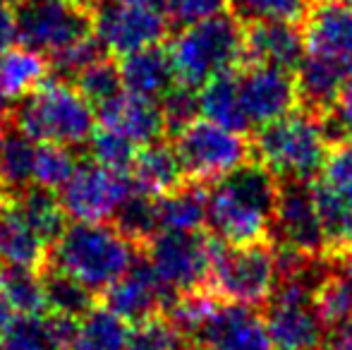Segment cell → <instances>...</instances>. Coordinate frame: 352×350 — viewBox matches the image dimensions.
<instances>
[{
  "instance_id": "obj_1",
  "label": "cell",
  "mask_w": 352,
  "mask_h": 350,
  "mask_svg": "<svg viewBox=\"0 0 352 350\" xmlns=\"http://www.w3.org/2000/svg\"><path fill=\"white\" fill-rule=\"evenodd\" d=\"M278 185L266 166H240L206 192V226L223 245L264 243L274 230Z\"/></svg>"
},
{
  "instance_id": "obj_2",
  "label": "cell",
  "mask_w": 352,
  "mask_h": 350,
  "mask_svg": "<svg viewBox=\"0 0 352 350\" xmlns=\"http://www.w3.org/2000/svg\"><path fill=\"white\" fill-rule=\"evenodd\" d=\"M140 252L116 226L74 221L51 248L46 266L72 276L98 295L127 274Z\"/></svg>"
},
{
  "instance_id": "obj_3",
  "label": "cell",
  "mask_w": 352,
  "mask_h": 350,
  "mask_svg": "<svg viewBox=\"0 0 352 350\" xmlns=\"http://www.w3.org/2000/svg\"><path fill=\"white\" fill-rule=\"evenodd\" d=\"M170 61L180 85L201 89L213 77L237 70L247 58V29L240 17L218 12L190 22L170 41Z\"/></svg>"
},
{
  "instance_id": "obj_4",
  "label": "cell",
  "mask_w": 352,
  "mask_h": 350,
  "mask_svg": "<svg viewBox=\"0 0 352 350\" xmlns=\"http://www.w3.org/2000/svg\"><path fill=\"white\" fill-rule=\"evenodd\" d=\"M14 127L34 142L63 146L87 144L96 130L94 103L72 82L53 77L22 96L8 113Z\"/></svg>"
},
{
  "instance_id": "obj_5",
  "label": "cell",
  "mask_w": 352,
  "mask_h": 350,
  "mask_svg": "<svg viewBox=\"0 0 352 350\" xmlns=\"http://www.w3.org/2000/svg\"><path fill=\"white\" fill-rule=\"evenodd\" d=\"M259 164L287 182H307L321 173L329 159V132L316 116L290 111L259 127L254 142Z\"/></svg>"
},
{
  "instance_id": "obj_6",
  "label": "cell",
  "mask_w": 352,
  "mask_h": 350,
  "mask_svg": "<svg viewBox=\"0 0 352 350\" xmlns=\"http://www.w3.org/2000/svg\"><path fill=\"white\" fill-rule=\"evenodd\" d=\"M280 278L278 252L264 243L218 245L209 285L218 300L237 305L269 303Z\"/></svg>"
},
{
  "instance_id": "obj_7",
  "label": "cell",
  "mask_w": 352,
  "mask_h": 350,
  "mask_svg": "<svg viewBox=\"0 0 352 350\" xmlns=\"http://www.w3.org/2000/svg\"><path fill=\"white\" fill-rule=\"evenodd\" d=\"M216 248V238L201 230H158L142 252L161 283L177 298L209 283Z\"/></svg>"
},
{
  "instance_id": "obj_8",
  "label": "cell",
  "mask_w": 352,
  "mask_h": 350,
  "mask_svg": "<svg viewBox=\"0 0 352 350\" xmlns=\"http://www.w3.org/2000/svg\"><path fill=\"white\" fill-rule=\"evenodd\" d=\"M180 164L187 177L197 182H216L250 161L245 132L230 130L206 118H195L173 135Z\"/></svg>"
},
{
  "instance_id": "obj_9",
  "label": "cell",
  "mask_w": 352,
  "mask_h": 350,
  "mask_svg": "<svg viewBox=\"0 0 352 350\" xmlns=\"http://www.w3.org/2000/svg\"><path fill=\"white\" fill-rule=\"evenodd\" d=\"M19 43L46 58L94 34V12L77 0H22L14 5Z\"/></svg>"
},
{
  "instance_id": "obj_10",
  "label": "cell",
  "mask_w": 352,
  "mask_h": 350,
  "mask_svg": "<svg viewBox=\"0 0 352 350\" xmlns=\"http://www.w3.org/2000/svg\"><path fill=\"white\" fill-rule=\"evenodd\" d=\"M168 32V12L144 0H101L94 8V36L113 58L161 46Z\"/></svg>"
},
{
  "instance_id": "obj_11",
  "label": "cell",
  "mask_w": 352,
  "mask_h": 350,
  "mask_svg": "<svg viewBox=\"0 0 352 350\" xmlns=\"http://www.w3.org/2000/svg\"><path fill=\"white\" fill-rule=\"evenodd\" d=\"M135 192L130 173H118L106 166L82 164L60 190V204L74 221L101 223L116 216L118 206Z\"/></svg>"
},
{
  "instance_id": "obj_12",
  "label": "cell",
  "mask_w": 352,
  "mask_h": 350,
  "mask_svg": "<svg viewBox=\"0 0 352 350\" xmlns=\"http://www.w3.org/2000/svg\"><path fill=\"white\" fill-rule=\"evenodd\" d=\"M302 34V58L324 67L345 85L352 77V8L324 0L309 10Z\"/></svg>"
},
{
  "instance_id": "obj_13",
  "label": "cell",
  "mask_w": 352,
  "mask_h": 350,
  "mask_svg": "<svg viewBox=\"0 0 352 350\" xmlns=\"http://www.w3.org/2000/svg\"><path fill=\"white\" fill-rule=\"evenodd\" d=\"M274 230L280 250L300 257H314L326 248L319 209H316L314 187L307 182H287L278 190Z\"/></svg>"
},
{
  "instance_id": "obj_14",
  "label": "cell",
  "mask_w": 352,
  "mask_h": 350,
  "mask_svg": "<svg viewBox=\"0 0 352 350\" xmlns=\"http://www.w3.org/2000/svg\"><path fill=\"white\" fill-rule=\"evenodd\" d=\"M235 75L242 111L250 127H264L295 108L300 91L290 70L252 63L245 70H235Z\"/></svg>"
},
{
  "instance_id": "obj_15",
  "label": "cell",
  "mask_w": 352,
  "mask_h": 350,
  "mask_svg": "<svg viewBox=\"0 0 352 350\" xmlns=\"http://www.w3.org/2000/svg\"><path fill=\"white\" fill-rule=\"evenodd\" d=\"M175 295L161 283L146 257H137L122 278L103 290V303L108 309L122 317L127 324H140L144 319L166 314Z\"/></svg>"
},
{
  "instance_id": "obj_16",
  "label": "cell",
  "mask_w": 352,
  "mask_h": 350,
  "mask_svg": "<svg viewBox=\"0 0 352 350\" xmlns=\"http://www.w3.org/2000/svg\"><path fill=\"white\" fill-rule=\"evenodd\" d=\"M199 350H271L266 324L250 305L221 303L192 338Z\"/></svg>"
},
{
  "instance_id": "obj_17",
  "label": "cell",
  "mask_w": 352,
  "mask_h": 350,
  "mask_svg": "<svg viewBox=\"0 0 352 350\" xmlns=\"http://www.w3.org/2000/svg\"><path fill=\"white\" fill-rule=\"evenodd\" d=\"M98 120L103 127L120 132L137 146L163 140V135L168 132L161 101L137 96L127 89H122L116 98L98 108Z\"/></svg>"
},
{
  "instance_id": "obj_18",
  "label": "cell",
  "mask_w": 352,
  "mask_h": 350,
  "mask_svg": "<svg viewBox=\"0 0 352 350\" xmlns=\"http://www.w3.org/2000/svg\"><path fill=\"white\" fill-rule=\"evenodd\" d=\"M48 252L51 248L29 223L14 195L0 190V264L41 271L48 262Z\"/></svg>"
},
{
  "instance_id": "obj_19",
  "label": "cell",
  "mask_w": 352,
  "mask_h": 350,
  "mask_svg": "<svg viewBox=\"0 0 352 350\" xmlns=\"http://www.w3.org/2000/svg\"><path fill=\"white\" fill-rule=\"evenodd\" d=\"M305 56V34L290 19H254L247 29V61L297 70Z\"/></svg>"
},
{
  "instance_id": "obj_20",
  "label": "cell",
  "mask_w": 352,
  "mask_h": 350,
  "mask_svg": "<svg viewBox=\"0 0 352 350\" xmlns=\"http://www.w3.org/2000/svg\"><path fill=\"white\" fill-rule=\"evenodd\" d=\"M118 65H120L122 87L137 96L161 101L177 85L170 53L163 46L142 48L130 56H122Z\"/></svg>"
},
{
  "instance_id": "obj_21",
  "label": "cell",
  "mask_w": 352,
  "mask_h": 350,
  "mask_svg": "<svg viewBox=\"0 0 352 350\" xmlns=\"http://www.w3.org/2000/svg\"><path fill=\"white\" fill-rule=\"evenodd\" d=\"M72 319L43 314H17L0 333L3 350H67L72 338Z\"/></svg>"
},
{
  "instance_id": "obj_22",
  "label": "cell",
  "mask_w": 352,
  "mask_h": 350,
  "mask_svg": "<svg viewBox=\"0 0 352 350\" xmlns=\"http://www.w3.org/2000/svg\"><path fill=\"white\" fill-rule=\"evenodd\" d=\"M130 175L137 190L146 192L151 197H161L166 192L175 190L187 177L175 146L163 140L140 146Z\"/></svg>"
},
{
  "instance_id": "obj_23",
  "label": "cell",
  "mask_w": 352,
  "mask_h": 350,
  "mask_svg": "<svg viewBox=\"0 0 352 350\" xmlns=\"http://www.w3.org/2000/svg\"><path fill=\"white\" fill-rule=\"evenodd\" d=\"M130 331L132 329L125 319L118 317L106 305H96L74 322L67 350H125Z\"/></svg>"
},
{
  "instance_id": "obj_24",
  "label": "cell",
  "mask_w": 352,
  "mask_h": 350,
  "mask_svg": "<svg viewBox=\"0 0 352 350\" xmlns=\"http://www.w3.org/2000/svg\"><path fill=\"white\" fill-rule=\"evenodd\" d=\"M158 230H201L206 223V192L199 182H182L180 187L156 197Z\"/></svg>"
},
{
  "instance_id": "obj_25",
  "label": "cell",
  "mask_w": 352,
  "mask_h": 350,
  "mask_svg": "<svg viewBox=\"0 0 352 350\" xmlns=\"http://www.w3.org/2000/svg\"><path fill=\"white\" fill-rule=\"evenodd\" d=\"M48 58L27 46H10L0 51V89L8 98H22L34 91L48 75Z\"/></svg>"
},
{
  "instance_id": "obj_26",
  "label": "cell",
  "mask_w": 352,
  "mask_h": 350,
  "mask_svg": "<svg viewBox=\"0 0 352 350\" xmlns=\"http://www.w3.org/2000/svg\"><path fill=\"white\" fill-rule=\"evenodd\" d=\"M197 96H199V116H204L206 120H213L237 132L250 130V122L242 111L240 91H237L235 70L213 77L197 91Z\"/></svg>"
},
{
  "instance_id": "obj_27",
  "label": "cell",
  "mask_w": 352,
  "mask_h": 350,
  "mask_svg": "<svg viewBox=\"0 0 352 350\" xmlns=\"http://www.w3.org/2000/svg\"><path fill=\"white\" fill-rule=\"evenodd\" d=\"M10 195H14L24 216L34 226V230L43 238V243L48 248H53L56 240L67 228V214L60 204V197H56L53 190H46V187L38 185H27L24 190L10 192Z\"/></svg>"
},
{
  "instance_id": "obj_28",
  "label": "cell",
  "mask_w": 352,
  "mask_h": 350,
  "mask_svg": "<svg viewBox=\"0 0 352 350\" xmlns=\"http://www.w3.org/2000/svg\"><path fill=\"white\" fill-rule=\"evenodd\" d=\"M41 281L43 293H46V307L56 317L77 322L89 309L96 307V293L94 290H89L77 278L53 269V266H43Z\"/></svg>"
},
{
  "instance_id": "obj_29",
  "label": "cell",
  "mask_w": 352,
  "mask_h": 350,
  "mask_svg": "<svg viewBox=\"0 0 352 350\" xmlns=\"http://www.w3.org/2000/svg\"><path fill=\"white\" fill-rule=\"evenodd\" d=\"M34 149H36V142L5 118L3 149H0V190L19 192L32 185Z\"/></svg>"
},
{
  "instance_id": "obj_30",
  "label": "cell",
  "mask_w": 352,
  "mask_h": 350,
  "mask_svg": "<svg viewBox=\"0 0 352 350\" xmlns=\"http://www.w3.org/2000/svg\"><path fill=\"white\" fill-rule=\"evenodd\" d=\"M0 293L5 295L12 312L17 314H43L46 293H43L41 271L27 266L0 264Z\"/></svg>"
},
{
  "instance_id": "obj_31",
  "label": "cell",
  "mask_w": 352,
  "mask_h": 350,
  "mask_svg": "<svg viewBox=\"0 0 352 350\" xmlns=\"http://www.w3.org/2000/svg\"><path fill=\"white\" fill-rule=\"evenodd\" d=\"M116 228L122 235L132 240L140 250H144V245L158 233V216H156V197L140 192L135 187L130 197L118 206L116 211Z\"/></svg>"
},
{
  "instance_id": "obj_32",
  "label": "cell",
  "mask_w": 352,
  "mask_h": 350,
  "mask_svg": "<svg viewBox=\"0 0 352 350\" xmlns=\"http://www.w3.org/2000/svg\"><path fill=\"white\" fill-rule=\"evenodd\" d=\"M314 199L319 209L321 228H324L326 248L348 250L352 248V206L331 192L324 182L314 185Z\"/></svg>"
},
{
  "instance_id": "obj_33",
  "label": "cell",
  "mask_w": 352,
  "mask_h": 350,
  "mask_svg": "<svg viewBox=\"0 0 352 350\" xmlns=\"http://www.w3.org/2000/svg\"><path fill=\"white\" fill-rule=\"evenodd\" d=\"M77 156L70 146L63 144H46L36 142L34 149V166H32V185L46 187V190H63L72 173L77 171Z\"/></svg>"
},
{
  "instance_id": "obj_34",
  "label": "cell",
  "mask_w": 352,
  "mask_h": 350,
  "mask_svg": "<svg viewBox=\"0 0 352 350\" xmlns=\"http://www.w3.org/2000/svg\"><path fill=\"white\" fill-rule=\"evenodd\" d=\"M72 85L89 98L96 108H101L103 103H108L111 98H116L122 91V77H120V65L113 61V56H101L98 61H94L89 67H84L77 77L72 80Z\"/></svg>"
},
{
  "instance_id": "obj_35",
  "label": "cell",
  "mask_w": 352,
  "mask_h": 350,
  "mask_svg": "<svg viewBox=\"0 0 352 350\" xmlns=\"http://www.w3.org/2000/svg\"><path fill=\"white\" fill-rule=\"evenodd\" d=\"M87 149L91 161H96V164L106 166L111 171H118V173H130L140 146L127 140V137H122L120 132L108 130V127L101 125L89 137Z\"/></svg>"
},
{
  "instance_id": "obj_36",
  "label": "cell",
  "mask_w": 352,
  "mask_h": 350,
  "mask_svg": "<svg viewBox=\"0 0 352 350\" xmlns=\"http://www.w3.org/2000/svg\"><path fill=\"white\" fill-rule=\"evenodd\" d=\"M185 338L173 327L166 314L144 319L140 324H132L130 338L125 350H182Z\"/></svg>"
},
{
  "instance_id": "obj_37",
  "label": "cell",
  "mask_w": 352,
  "mask_h": 350,
  "mask_svg": "<svg viewBox=\"0 0 352 350\" xmlns=\"http://www.w3.org/2000/svg\"><path fill=\"white\" fill-rule=\"evenodd\" d=\"M314 307L316 314L321 317L324 327H333L340 319L352 314V295L348 293L345 283L338 276H329L321 278L314 288Z\"/></svg>"
},
{
  "instance_id": "obj_38",
  "label": "cell",
  "mask_w": 352,
  "mask_h": 350,
  "mask_svg": "<svg viewBox=\"0 0 352 350\" xmlns=\"http://www.w3.org/2000/svg\"><path fill=\"white\" fill-rule=\"evenodd\" d=\"M161 111H163V118H166L168 132L175 135L177 130L190 125V122L199 116V96H197V89H190L177 82V85L161 98Z\"/></svg>"
},
{
  "instance_id": "obj_39",
  "label": "cell",
  "mask_w": 352,
  "mask_h": 350,
  "mask_svg": "<svg viewBox=\"0 0 352 350\" xmlns=\"http://www.w3.org/2000/svg\"><path fill=\"white\" fill-rule=\"evenodd\" d=\"M235 5L237 14L247 19H290L295 22L297 17L307 12L309 0H230Z\"/></svg>"
},
{
  "instance_id": "obj_40",
  "label": "cell",
  "mask_w": 352,
  "mask_h": 350,
  "mask_svg": "<svg viewBox=\"0 0 352 350\" xmlns=\"http://www.w3.org/2000/svg\"><path fill=\"white\" fill-rule=\"evenodd\" d=\"M319 182H324L331 192L352 206V146H343L329 154Z\"/></svg>"
},
{
  "instance_id": "obj_41",
  "label": "cell",
  "mask_w": 352,
  "mask_h": 350,
  "mask_svg": "<svg viewBox=\"0 0 352 350\" xmlns=\"http://www.w3.org/2000/svg\"><path fill=\"white\" fill-rule=\"evenodd\" d=\"M230 0H168L166 12L173 24H185L197 22V19L211 17V14L226 12Z\"/></svg>"
},
{
  "instance_id": "obj_42",
  "label": "cell",
  "mask_w": 352,
  "mask_h": 350,
  "mask_svg": "<svg viewBox=\"0 0 352 350\" xmlns=\"http://www.w3.org/2000/svg\"><path fill=\"white\" fill-rule=\"evenodd\" d=\"M331 127L348 142V146H352V77L331 103Z\"/></svg>"
},
{
  "instance_id": "obj_43",
  "label": "cell",
  "mask_w": 352,
  "mask_h": 350,
  "mask_svg": "<svg viewBox=\"0 0 352 350\" xmlns=\"http://www.w3.org/2000/svg\"><path fill=\"white\" fill-rule=\"evenodd\" d=\"M326 350H352V314L326 329Z\"/></svg>"
},
{
  "instance_id": "obj_44",
  "label": "cell",
  "mask_w": 352,
  "mask_h": 350,
  "mask_svg": "<svg viewBox=\"0 0 352 350\" xmlns=\"http://www.w3.org/2000/svg\"><path fill=\"white\" fill-rule=\"evenodd\" d=\"M19 43V32H17V17L10 8L0 5V51Z\"/></svg>"
},
{
  "instance_id": "obj_45",
  "label": "cell",
  "mask_w": 352,
  "mask_h": 350,
  "mask_svg": "<svg viewBox=\"0 0 352 350\" xmlns=\"http://www.w3.org/2000/svg\"><path fill=\"white\" fill-rule=\"evenodd\" d=\"M343 259H340V266H338V278L345 283V288H348V293L352 295V248L343 250Z\"/></svg>"
},
{
  "instance_id": "obj_46",
  "label": "cell",
  "mask_w": 352,
  "mask_h": 350,
  "mask_svg": "<svg viewBox=\"0 0 352 350\" xmlns=\"http://www.w3.org/2000/svg\"><path fill=\"white\" fill-rule=\"evenodd\" d=\"M12 319V307L8 305V300H5V295L0 293V333H3V329L8 327V322Z\"/></svg>"
},
{
  "instance_id": "obj_47",
  "label": "cell",
  "mask_w": 352,
  "mask_h": 350,
  "mask_svg": "<svg viewBox=\"0 0 352 350\" xmlns=\"http://www.w3.org/2000/svg\"><path fill=\"white\" fill-rule=\"evenodd\" d=\"M8 101H10V98L5 96V91H3V89H0V122H3L5 118H8V113H10V106H8Z\"/></svg>"
},
{
  "instance_id": "obj_48",
  "label": "cell",
  "mask_w": 352,
  "mask_h": 350,
  "mask_svg": "<svg viewBox=\"0 0 352 350\" xmlns=\"http://www.w3.org/2000/svg\"><path fill=\"white\" fill-rule=\"evenodd\" d=\"M77 3H79V5H84V8H89V10L94 12V8H96V5L101 3V0H77Z\"/></svg>"
},
{
  "instance_id": "obj_49",
  "label": "cell",
  "mask_w": 352,
  "mask_h": 350,
  "mask_svg": "<svg viewBox=\"0 0 352 350\" xmlns=\"http://www.w3.org/2000/svg\"><path fill=\"white\" fill-rule=\"evenodd\" d=\"M144 3H151V5H158V8H166L168 0H144Z\"/></svg>"
},
{
  "instance_id": "obj_50",
  "label": "cell",
  "mask_w": 352,
  "mask_h": 350,
  "mask_svg": "<svg viewBox=\"0 0 352 350\" xmlns=\"http://www.w3.org/2000/svg\"><path fill=\"white\" fill-rule=\"evenodd\" d=\"M22 0H0V5H5V8H10V5H19Z\"/></svg>"
},
{
  "instance_id": "obj_51",
  "label": "cell",
  "mask_w": 352,
  "mask_h": 350,
  "mask_svg": "<svg viewBox=\"0 0 352 350\" xmlns=\"http://www.w3.org/2000/svg\"><path fill=\"white\" fill-rule=\"evenodd\" d=\"M329 3H338V5H345V8H352V0H329Z\"/></svg>"
},
{
  "instance_id": "obj_52",
  "label": "cell",
  "mask_w": 352,
  "mask_h": 350,
  "mask_svg": "<svg viewBox=\"0 0 352 350\" xmlns=\"http://www.w3.org/2000/svg\"><path fill=\"white\" fill-rule=\"evenodd\" d=\"M0 149H3V122H0Z\"/></svg>"
},
{
  "instance_id": "obj_53",
  "label": "cell",
  "mask_w": 352,
  "mask_h": 350,
  "mask_svg": "<svg viewBox=\"0 0 352 350\" xmlns=\"http://www.w3.org/2000/svg\"><path fill=\"white\" fill-rule=\"evenodd\" d=\"M0 350H3V348H0Z\"/></svg>"
}]
</instances>
